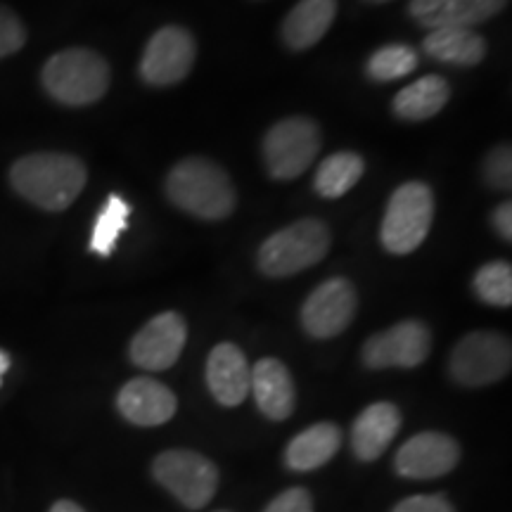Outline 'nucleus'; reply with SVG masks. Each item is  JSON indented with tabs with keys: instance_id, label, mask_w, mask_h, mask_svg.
I'll return each mask as SVG.
<instances>
[{
	"instance_id": "f257e3e1",
	"label": "nucleus",
	"mask_w": 512,
	"mask_h": 512,
	"mask_svg": "<svg viewBox=\"0 0 512 512\" xmlns=\"http://www.w3.org/2000/svg\"><path fill=\"white\" fill-rule=\"evenodd\" d=\"M86 178V166L81 159L60 152L22 157L10 169V183L17 195L46 211L72 207L86 185Z\"/></svg>"
},
{
	"instance_id": "f03ea898",
	"label": "nucleus",
	"mask_w": 512,
	"mask_h": 512,
	"mask_svg": "<svg viewBox=\"0 0 512 512\" xmlns=\"http://www.w3.org/2000/svg\"><path fill=\"white\" fill-rule=\"evenodd\" d=\"M166 195L178 209L202 221H221L235 209V188L226 171L200 157L183 159L169 171Z\"/></svg>"
},
{
	"instance_id": "7ed1b4c3",
	"label": "nucleus",
	"mask_w": 512,
	"mask_h": 512,
	"mask_svg": "<svg viewBox=\"0 0 512 512\" xmlns=\"http://www.w3.org/2000/svg\"><path fill=\"white\" fill-rule=\"evenodd\" d=\"M41 79L50 98L60 105H93L110 88V64L95 50L69 48L50 57Z\"/></svg>"
},
{
	"instance_id": "20e7f679",
	"label": "nucleus",
	"mask_w": 512,
	"mask_h": 512,
	"mask_svg": "<svg viewBox=\"0 0 512 512\" xmlns=\"http://www.w3.org/2000/svg\"><path fill=\"white\" fill-rule=\"evenodd\" d=\"M330 228L318 219H302L271 235L259 249V268L268 278H287L320 264L330 252Z\"/></svg>"
},
{
	"instance_id": "39448f33",
	"label": "nucleus",
	"mask_w": 512,
	"mask_h": 512,
	"mask_svg": "<svg viewBox=\"0 0 512 512\" xmlns=\"http://www.w3.org/2000/svg\"><path fill=\"white\" fill-rule=\"evenodd\" d=\"M434 197L425 183L411 181L396 188L382 221V245L392 254H411L432 228Z\"/></svg>"
},
{
	"instance_id": "423d86ee",
	"label": "nucleus",
	"mask_w": 512,
	"mask_h": 512,
	"mask_svg": "<svg viewBox=\"0 0 512 512\" xmlns=\"http://www.w3.org/2000/svg\"><path fill=\"white\" fill-rule=\"evenodd\" d=\"M155 479L188 510L209 505L219 489V470L195 451H164L152 465Z\"/></svg>"
},
{
	"instance_id": "0eeeda50",
	"label": "nucleus",
	"mask_w": 512,
	"mask_h": 512,
	"mask_svg": "<svg viewBox=\"0 0 512 512\" xmlns=\"http://www.w3.org/2000/svg\"><path fill=\"white\" fill-rule=\"evenodd\" d=\"M320 150V131L311 119L292 117L271 126L264 138L266 169L275 181H294L313 164Z\"/></svg>"
},
{
	"instance_id": "6e6552de",
	"label": "nucleus",
	"mask_w": 512,
	"mask_h": 512,
	"mask_svg": "<svg viewBox=\"0 0 512 512\" xmlns=\"http://www.w3.org/2000/svg\"><path fill=\"white\" fill-rule=\"evenodd\" d=\"M510 342L498 332H472L460 339L451 354L453 380L465 387H484L503 380L510 373Z\"/></svg>"
},
{
	"instance_id": "1a4fd4ad",
	"label": "nucleus",
	"mask_w": 512,
	"mask_h": 512,
	"mask_svg": "<svg viewBox=\"0 0 512 512\" xmlns=\"http://www.w3.org/2000/svg\"><path fill=\"white\" fill-rule=\"evenodd\" d=\"M195 55V38L188 29L164 27L147 43L143 60H140V76L150 86H174L190 74Z\"/></svg>"
},
{
	"instance_id": "9d476101",
	"label": "nucleus",
	"mask_w": 512,
	"mask_h": 512,
	"mask_svg": "<svg viewBox=\"0 0 512 512\" xmlns=\"http://www.w3.org/2000/svg\"><path fill=\"white\" fill-rule=\"evenodd\" d=\"M432 337L420 320H403L363 344V363L373 370L415 368L430 356Z\"/></svg>"
},
{
	"instance_id": "9b49d317",
	"label": "nucleus",
	"mask_w": 512,
	"mask_h": 512,
	"mask_svg": "<svg viewBox=\"0 0 512 512\" xmlns=\"http://www.w3.org/2000/svg\"><path fill=\"white\" fill-rule=\"evenodd\" d=\"M356 313V290L347 278L325 280L302 309V325L311 337L332 339L349 328Z\"/></svg>"
},
{
	"instance_id": "f8f14e48",
	"label": "nucleus",
	"mask_w": 512,
	"mask_h": 512,
	"mask_svg": "<svg viewBox=\"0 0 512 512\" xmlns=\"http://www.w3.org/2000/svg\"><path fill=\"white\" fill-rule=\"evenodd\" d=\"M185 339H188L185 320L174 311H166L152 318L133 337L128 354H131V361L138 368L159 373V370L171 368L178 361V356H181L185 347Z\"/></svg>"
},
{
	"instance_id": "ddd939ff",
	"label": "nucleus",
	"mask_w": 512,
	"mask_h": 512,
	"mask_svg": "<svg viewBox=\"0 0 512 512\" xmlns=\"http://www.w3.org/2000/svg\"><path fill=\"white\" fill-rule=\"evenodd\" d=\"M460 460L456 439L441 432H420L396 453V472L408 479H437L448 475Z\"/></svg>"
},
{
	"instance_id": "4468645a",
	"label": "nucleus",
	"mask_w": 512,
	"mask_h": 512,
	"mask_svg": "<svg viewBox=\"0 0 512 512\" xmlns=\"http://www.w3.org/2000/svg\"><path fill=\"white\" fill-rule=\"evenodd\" d=\"M119 413L138 427H157L174 418L176 396L152 377H136L126 382L117 396Z\"/></svg>"
},
{
	"instance_id": "2eb2a0df",
	"label": "nucleus",
	"mask_w": 512,
	"mask_h": 512,
	"mask_svg": "<svg viewBox=\"0 0 512 512\" xmlns=\"http://www.w3.org/2000/svg\"><path fill=\"white\" fill-rule=\"evenodd\" d=\"M508 0H411L408 12L427 29L463 27L472 29L496 17Z\"/></svg>"
},
{
	"instance_id": "dca6fc26",
	"label": "nucleus",
	"mask_w": 512,
	"mask_h": 512,
	"mask_svg": "<svg viewBox=\"0 0 512 512\" xmlns=\"http://www.w3.org/2000/svg\"><path fill=\"white\" fill-rule=\"evenodd\" d=\"M209 392L221 406H240L249 396L252 387V368L247 358L235 344L223 342L211 349L207 361Z\"/></svg>"
},
{
	"instance_id": "f3484780",
	"label": "nucleus",
	"mask_w": 512,
	"mask_h": 512,
	"mask_svg": "<svg viewBox=\"0 0 512 512\" xmlns=\"http://www.w3.org/2000/svg\"><path fill=\"white\" fill-rule=\"evenodd\" d=\"M401 430V411L394 403L380 401L368 406L351 427V448L363 463L377 460Z\"/></svg>"
},
{
	"instance_id": "a211bd4d",
	"label": "nucleus",
	"mask_w": 512,
	"mask_h": 512,
	"mask_svg": "<svg viewBox=\"0 0 512 512\" xmlns=\"http://www.w3.org/2000/svg\"><path fill=\"white\" fill-rule=\"evenodd\" d=\"M259 411L271 420H287L294 411V382L278 358H261L252 368V387Z\"/></svg>"
},
{
	"instance_id": "6ab92c4d",
	"label": "nucleus",
	"mask_w": 512,
	"mask_h": 512,
	"mask_svg": "<svg viewBox=\"0 0 512 512\" xmlns=\"http://www.w3.org/2000/svg\"><path fill=\"white\" fill-rule=\"evenodd\" d=\"M337 17V0H299L285 17L283 38L290 50H309L328 34Z\"/></svg>"
},
{
	"instance_id": "aec40b11",
	"label": "nucleus",
	"mask_w": 512,
	"mask_h": 512,
	"mask_svg": "<svg viewBox=\"0 0 512 512\" xmlns=\"http://www.w3.org/2000/svg\"><path fill=\"white\" fill-rule=\"evenodd\" d=\"M342 446V432L332 422H318L309 430L299 432L285 451L287 467L297 472H311L323 467Z\"/></svg>"
},
{
	"instance_id": "412c9836",
	"label": "nucleus",
	"mask_w": 512,
	"mask_h": 512,
	"mask_svg": "<svg viewBox=\"0 0 512 512\" xmlns=\"http://www.w3.org/2000/svg\"><path fill=\"white\" fill-rule=\"evenodd\" d=\"M425 53L453 67H477L486 55V41L477 31L463 27L432 29L422 41Z\"/></svg>"
},
{
	"instance_id": "4be33fe9",
	"label": "nucleus",
	"mask_w": 512,
	"mask_h": 512,
	"mask_svg": "<svg viewBox=\"0 0 512 512\" xmlns=\"http://www.w3.org/2000/svg\"><path fill=\"white\" fill-rule=\"evenodd\" d=\"M451 98V88L441 76H425V79L401 88L394 98V112L406 121H425L439 114Z\"/></svg>"
},
{
	"instance_id": "5701e85b",
	"label": "nucleus",
	"mask_w": 512,
	"mask_h": 512,
	"mask_svg": "<svg viewBox=\"0 0 512 512\" xmlns=\"http://www.w3.org/2000/svg\"><path fill=\"white\" fill-rule=\"evenodd\" d=\"M366 164L356 152H337L325 159L316 171V192L325 200H337V197L347 195L354 185L361 181Z\"/></svg>"
},
{
	"instance_id": "b1692460",
	"label": "nucleus",
	"mask_w": 512,
	"mask_h": 512,
	"mask_svg": "<svg viewBox=\"0 0 512 512\" xmlns=\"http://www.w3.org/2000/svg\"><path fill=\"white\" fill-rule=\"evenodd\" d=\"M128 216H131V204L121 200L119 195H110V200L105 202V207L98 214V221H95L91 235V252L107 259L114 252V247H117L119 235L128 226Z\"/></svg>"
},
{
	"instance_id": "393cba45",
	"label": "nucleus",
	"mask_w": 512,
	"mask_h": 512,
	"mask_svg": "<svg viewBox=\"0 0 512 512\" xmlns=\"http://www.w3.org/2000/svg\"><path fill=\"white\" fill-rule=\"evenodd\" d=\"M418 53L411 46H384L368 60V74L375 81H396L415 72Z\"/></svg>"
},
{
	"instance_id": "a878e982",
	"label": "nucleus",
	"mask_w": 512,
	"mask_h": 512,
	"mask_svg": "<svg viewBox=\"0 0 512 512\" xmlns=\"http://www.w3.org/2000/svg\"><path fill=\"white\" fill-rule=\"evenodd\" d=\"M475 292L486 304L510 306L512 304V266L508 261H491L475 275Z\"/></svg>"
},
{
	"instance_id": "bb28decb",
	"label": "nucleus",
	"mask_w": 512,
	"mask_h": 512,
	"mask_svg": "<svg viewBox=\"0 0 512 512\" xmlns=\"http://www.w3.org/2000/svg\"><path fill=\"white\" fill-rule=\"evenodd\" d=\"M27 43V29L19 17L5 5H0V60L15 55Z\"/></svg>"
},
{
	"instance_id": "cd10ccee",
	"label": "nucleus",
	"mask_w": 512,
	"mask_h": 512,
	"mask_svg": "<svg viewBox=\"0 0 512 512\" xmlns=\"http://www.w3.org/2000/svg\"><path fill=\"white\" fill-rule=\"evenodd\" d=\"M484 178L486 183L494 185V188H510L512 181V155H510V147L501 145L486 157L484 162Z\"/></svg>"
},
{
	"instance_id": "c85d7f7f",
	"label": "nucleus",
	"mask_w": 512,
	"mask_h": 512,
	"mask_svg": "<svg viewBox=\"0 0 512 512\" xmlns=\"http://www.w3.org/2000/svg\"><path fill=\"white\" fill-rule=\"evenodd\" d=\"M264 512H313V501L309 491L302 489V486H294V489H287L280 496H275Z\"/></svg>"
},
{
	"instance_id": "c756f323",
	"label": "nucleus",
	"mask_w": 512,
	"mask_h": 512,
	"mask_svg": "<svg viewBox=\"0 0 512 512\" xmlns=\"http://www.w3.org/2000/svg\"><path fill=\"white\" fill-rule=\"evenodd\" d=\"M392 512H456L444 496H411L401 501Z\"/></svg>"
},
{
	"instance_id": "7c9ffc66",
	"label": "nucleus",
	"mask_w": 512,
	"mask_h": 512,
	"mask_svg": "<svg viewBox=\"0 0 512 512\" xmlns=\"http://www.w3.org/2000/svg\"><path fill=\"white\" fill-rule=\"evenodd\" d=\"M494 226L498 230V235H501L505 242H510V238H512V207H510V202H505L496 209Z\"/></svg>"
},
{
	"instance_id": "2f4dec72",
	"label": "nucleus",
	"mask_w": 512,
	"mask_h": 512,
	"mask_svg": "<svg viewBox=\"0 0 512 512\" xmlns=\"http://www.w3.org/2000/svg\"><path fill=\"white\" fill-rule=\"evenodd\" d=\"M50 512H86V510L72 501H57L53 508H50Z\"/></svg>"
},
{
	"instance_id": "473e14b6",
	"label": "nucleus",
	"mask_w": 512,
	"mask_h": 512,
	"mask_svg": "<svg viewBox=\"0 0 512 512\" xmlns=\"http://www.w3.org/2000/svg\"><path fill=\"white\" fill-rule=\"evenodd\" d=\"M8 370H10V356L5 354V351H0V384H3V377Z\"/></svg>"
},
{
	"instance_id": "72a5a7b5",
	"label": "nucleus",
	"mask_w": 512,
	"mask_h": 512,
	"mask_svg": "<svg viewBox=\"0 0 512 512\" xmlns=\"http://www.w3.org/2000/svg\"><path fill=\"white\" fill-rule=\"evenodd\" d=\"M370 3H389V0H370Z\"/></svg>"
}]
</instances>
